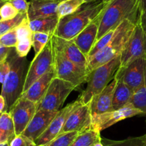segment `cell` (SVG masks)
Returning <instances> with one entry per match:
<instances>
[{
	"mask_svg": "<svg viewBox=\"0 0 146 146\" xmlns=\"http://www.w3.org/2000/svg\"><path fill=\"white\" fill-rule=\"evenodd\" d=\"M142 10L141 0L109 1L100 14L97 41L110 31L116 29L125 20H130L137 24Z\"/></svg>",
	"mask_w": 146,
	"mask_h": 146,
	"instance_id": "obj_1",
	"label": "cell"
},
{
	"mask_svg": "<svg viewBox=\"0 0 146 146\" xmlns=\"http://www.w3.org/2000/svg\"><path fill=\"white\" fill-rule=\"evenodd\" d=\"M108 3L101 0L87 1L76 11L60 19L54 34L72 40L101 14Z\"/></svg>",
	"mask_w": 146,
	"mask_h": 146,
	"instance_id": "obj_2",
	"label": "cell"
},
{
	"mask_svg": "<svg viewBox=\"0 0 146 146\" xmlns=\"http://www.w3.org/2000/svg\"><path fill=\"white\" fill-rule=\"evenodd\" d=\"M7 60L10 70L2 84L1 94L5 99L6 112L9 113L22 95L29 67L27 57H19L15 47L11 48Z\"/></svg>",
	"mask_w": 146,
	"mask_h": 146,
	"instance_id": "obj_3",
	"label": "cell"
},
{
	"mask_svg": "<svg viewBox=\"0 0 146 146\" xmlns=\"http://www.w3.org/2000/svg\"><path fill=\"white\" fill-rule=\"evenodd\" d=\"M135 24L127 19L118 26L115 35L108 44L88 60L87 76L96 68L108 62L121 54L135 29Z\"/></svg>",
	"mask_w": 146,
	"mask_h": 146,
	"instance_id": "obj_4",
	"label": "cell"
},
{
	"mask_svg": "<svg viewBox=\"0 0 146 146\" xmlns=\"http://www.w3.org/2000/svg\"><path fill=\"white\" fill-rule=\"evenodd\" d=\"M121 65V54L108 62L91 71L87 77V86L78 100L82 104H88L96 94L101 92L114 78Z\"/></svg>",
	"mask_w": 146,
	"mask_h": 146,
	"instance_id": "obj_5",
	"label": "cell"
},
{
	"mask_svg": "<svg viewBox=\"0 0 146 146\" xmlns=\"http://www.w3.org/2000/svg\"><path fill=\"white\" fill-rule=\"evenodd\" d=\"M76 89L71 83L55 77L38 103V109L58 111L71 92Z\"/></svg>",
	"mask_w": 146,
	"mask_h": 146,
	"instance_id": "obj_6",
	"label": "cell"
},
{
	"mask_svg": "<svg viewBox=\"0 0 146 146\" xmlns=\"http://www.w3.org/2000/svg\"><path fill=\"white\" fill-rule=\"evenodd\" d=\"M54 46L50 38L42 51L34 56V58L29 66L23 93L27 91L36 80L52 68L54 66Z\"/></svg>",
	"mask_w": 146,
	"mask_h": 146,
	"instance_id": "obj_7",
	"label": "cell"
},
{
	"mask_svg": "<svg viewBox=\"0 0 146 146\" xmlns=\"http://www.w3.org/2000/svg\"><path fill=\"white\" fill-rule=\"evenodd\" d=\"M54 67L56 77L71 83L76 88L86 82V71L66 58L61 53L54 50Z\"/></svg>",
	"mask_w": 146,
	"mask_h": 146,
	"instance_id": "obj_8",
	"label": "cell"
},
{
	"mask_svg": "<svg viewBox=\"0 0 146 146\" xmlns=\"http://www.w3.org/2000/svg\"><path fill=\"white\" fill-rule=\"evenodd\" d=\"M138 58L146 59V34L138 22L121 54V65L124 67Z\"/></svg>",
	"mask_w": 146,
	"mask_h": 146,
	"instance_id": "obj_9",
	"label": "cell"
},
{
	"mask_svg": "<svg viewBox=\"0 0 146 146\" xmlns=\"http://www.w3.org/2000/svg\"><path fill=\"white\" fill-rule=\"evenodd\" d=\"M115 77L135 92L146 81V59H136L125 67H119Z\"/></svg>",
	"mask_w": 146,
	"mask_h": 146,
	"instance_id": "obj_10",
	"label": "cell"
},
{
	"mask_svg": "<svg viewBox=\"0 0 146 146\" xmlns=\"http://www.w3.org/2000/svg\"><path fill=\"white\" fill-rule=\"evenodd\" d=\"M141 115H143L141 110L128 103L126 106L118 110L93 115L91 119V128L101 133L102 130L113 125L118 122Z\"/></svg>",
	"mask_w": 146,
	"mask_h": 146,
	"instance_id": "obj_11",
	"label": "cell"
},
{
	"mask_svg": "<svg viewBox=\"0 0 146 146\" xmlns=\"http://www.w3.org/2000/svg\"><path fill=\"white\" fill-rule=\"evenodd\" d=\"M38 104L21 97L13 106L9 113L15 127L16 135L22 134L38 110Z\"/></svg>",
	"mask_w": 146,
	"mask_h": 146,
	"instance_id": "obj_12",
	"label": "cell"
},
{
	"mask_svg": "<svg viewBox=\"0 0 146 146\" xmlns=\"http://www.w3.org/2000/svg\"><path fill=\"white\" fill-rule=\"evenodd\" d=\"M81 104L78 99L67 104L65 107L58 110L56 115L51 122L44 133L35 141L36 146H43L61 134L62 128L71 112Z\"/></svg>",
	"mask_w": 146,
	"mask_h": 146,
	"instance_id": "obj_13",
	"label": "cell"
},
{
	"mask_svg": "<svg viewBox=\"0 0 146 146\" xmlns=\"http://www.w3.org/2000/svg\"><path fill=\"white\" fill-rule=\"evenodd\" d=\"M51 39L54 50L61 53L76 65L86 71L88 59L72 40L61 38L54 34H51Z\"/></svg>",
	"mask_w": 146,
	"mask_h": 146,
	"instance_id": "obj_14",
	"label": "cell"
},
{
	"mask_svg": "<svg viewBox=\"0 0 146 146\" xmlns=\"http://www.w3.org/2000/svg\"><path fill=\"white\" fill-rule=\"evenodd\" d=\"M91 119L92 115L90 103H81L69 115L61 133L73 131L81 133L91 128Z\"/></svg>",
	"mask_w": 146,
	"mask_h": 146,
	"instance_id": "obj_15",
	"label": "cell"
},
{
	"mask_svg": "<svg viewBox=\"0 0 146 146\" xmlns=\"http://www.w3.org/2000/svg\"><path fill=\"white\" fill-rule=\"evenodd\" d=\"M58 112L38 109L22 135L35 142L46 130Z\"/></svg>",
	"mask_w": 146,
	"mask_h": 146,
	"instance_id": "obj_16",
	"label": "cell"
},
{
	"mask_svg": "<svg viewBox=\"0 0 146 146\" xmlns=\"http://www.w3.org/2000/svg\"><path fill=\"white\" fill-rule=\"evenodd\" d=\"M100 14L79 34H77L74 38L71 40L81 50V51L85 54L87 59L90 52L97 41V36L99 29Z\"/></svg>",
	"mask_w": 146,
	"mask_h": 146,
	"instance_id": "obj_17",
	"label": "cell"
},
{
	"mask_svg": "<svg viewBox=\"0 0 146 146\" xmlns=\"http://www.w3.org/2000/svg\"><path fill=\"white\" fill-rule=\"evenodd\" d=\"M117 82L118 80L115 77L101 92L96 94L92 99L90 102L92 116L113 110V94Z\"/></svg>",
	"mask_w": 146,
	"mask_h": 146,
	"instance_id": "obj_18",
	"label": "cell"
},
{
	"mask_svg": "<svg viewBox=\"0 0 146 146\" xmlns=\"http://www.w3.org/2000/svg\"><path fill=\"white\" fill-rule=\"evenodd\" d=\"M56 77L55 69L52 68L45 74L36 80L28 90L24 92L21 97H24L36 103H39L46 92L51 81Z\"/></svg>",
	"mask_w": 146,
	"mask_h": 146,
	"instance_id": "obj_19",
	"label": "cell"
},
{
	"mask_svg": "<svg viewBox=\"0 0 146 146\" xmlns=\"http://www.w3.org/2000/svg\"><path fill=\"white\" fill-rule=\"evenodd\" d=\"M59 1L54 0H30L27 12L29 21L57 15Z\"/></svg>",
	"mask_w": 146,
	"mask_h": 146,
	"instance_id": "obj_20",
	"label": "cell"
},
{
	"mask_svg": "<svg viewBox=\"0 0 146 146\" xmlns=\"http://www.w3.org/2000/svg\"><path fill=\"white\" fill-rule=\"evenodd\" d=\"M133 93L134 92L128 86L118 80L113 98L112 110H118L126 106L131 101Z\"/></svg>",
	"mask_w": 146,
	"mask_h": 146,
	"instance_id": "obj_21",
	"label": "cell"
},
{
	"mask_svg": "<svg viewBox=\"0 0 146 146\" xmlns=\"http://www.w3.org/2000/svg\"><path fill=\"white\" fill-rule=\"evenodd\" d=\"M58 21V15H54L29 21V26L33 32H44L51 35L55 32Z\"/></svg>",
	"mask_w": 146,
	"mask_h": 146,
	"instance_id": "obj_22",
	"label": "cell"
},
{
	"mask_svg": "<svg viewBox=\"0 0 146 146\" xmlns=\"http://www.w3.org/2000/svg\"><path fill=\"white\" fill-rule=\"evenodd\" d=\"M15 136V127L12 117L9 113L4 112L0 116V144H9Z\"/></svg>",
	"mask_w": 146,
	"mask_h": 146,
	"instance_id": "obj_23",
	"label": "cell"
},
{
	"mask_svg": "<svg viewBox=\"0 0 146 146\" xmlns=\"http://www.w3.org/2000/svg\"><path fill=\"white\" fill-rule=\"evenodd\" d=\"M101 138V133L90 128L79 133L71 146H94Z\"/></svg>",
	"mask_w": 146,
	"mask_h": 146,
	"instance_id": "obj_24",
	"label": "cell"
},
{
	"mask_svg": "<svg viewBox=\"0 0 146 146\" xmlns=\"http://www.w3.org/2000/svg\"><path fill=\"white\" fill-rule=\"evenodd\" d=\"M87 1V0H64L61 1L57 9V15L59 19L76 11Z\"/></svg>",
	"mask_w": 146,
	"mask_h": 146,
	"instance_id": "obj_25",
	"label": "cell"
},
{
	"mask_svg": "<svg viewBox=\"0 0 146 146\" xmlns=\"http://www.w3.org/2000/svg\"><path fill=\"white\" fill-rule=\"evenodd\" d=\"M104 146H144L143 137H130L121 140H113L107 138H101Z\"/></svg>",
	"mask_w": 146,
	"mask_h": 146,
	"instance_id": "obj_26",
	"label": "cell"
},
{
	"mask_svg": "<svg viewBox=\"0 0 146 146\" xmlns=\"http://www.w3.org/2000/svg\"><path fill=\"white\" fill-rule=\"evenodd\" d=\"M129 104L141 110L143 115H146V81L141 88L134 92Z\"/></svg>",
	"mask_w": 146,
	"mask_h": 146,
	"instance_id": "obj_27",
	"label": "cell"
},
{
	"mask_svg": "<svg viewBox=\"0 0 146 146\" xmlns=\"http://www.w3.org/2000/svg\"><path fill=\"white\" fill-rule=\"evenodd\" d=\"M79 132L73 131L63 133L43 146H71L76 138Z\"/></svg>",
	"mask_w": 146,
	"mask_h": 146,
	"instance_id": "obj_28",
	"label": "cell"
},
{
	"mask_svg": "<svg viewBox=\"0 0 146 146\" xmlns=\"http://www.w3.org/2000/svg\"><path fill=\"white\" fill-rule=\"evenodd\" d=\"M27 17V14L19 13L17 17L11 19L1 20L0 21V37L5 33L15 29Z\"/></svg>",
	"mask_w": 146,
	"mask_h": 146,
	"instance_id": "obj_29",
	"label": "cell"
},
{
	"mask_svg": "<svg viewBox=\"0 0 146 146\" xmlns=\"http://www.w3.org/2000/svg\"><path fill=\"white\" fill-rule=\"evenodd\" d=\"M51 34L44 32H34L31 38L35 55L41 52L51 38ZM34 55V56H35Z\"/></svg>",
	"mask_w": 146,
	"mask_h": 146,
	"instance_id": "obj_30",
	"label": "cell"
},
{
	"mask_svg": "<svg viewBox=\"0 0 146 146\" xmlns=\"http://www.w3.org/2000/svg\"><path fill=\"white\" fill-rule=\"evenodd\" d=\"M16 31H17L18 41L23 40V39L32 38L34 32L29 26V21L28 19V17L24 19L22 22L19 25L17 26L16 28Z\"/></svg>",
	"mask_w": 146,
	"mask_h": 146,
	"instance_id": "obj_31",
	"label": "cell"
},
{
	"mask_svg": "<svg viewBox=\"0 0 146 146\" xmlns=\"http://www.w3.org/2000/svg\"><path fill=\"white\" fill-rule=\"evenodd\" d=\"M16 28L5 33L0 37V45L7 47H16L17 42H18Z\"/></svg>",
	"mask_w": 146,
	"mask_h": 146,
	"instance_id": "obj_32",
	"label": "cell"
},
{
	"mask_svg": "<svg viewBox=\"0 0 146 146\" xmlns=\"http://www.w3.org/2000/svg\"><path fill=\"white\" fill-rule=\"evenodd\" d=\"M31 47H32L31 38H26L19 40L15 47V50L19 57H25L29 52Z\"/></svg>",
	"mask_w": 146,
	"mask_h": 146,
	"instance_id": "obj_33",
	"label": "cell"
},
{
	"mask_svg": "<svg viewBox=\"0 0 146 146\" xmlns=\"http://www.w3.org/2000/svg\"><path fill=\"white\" fill-rule=\"evenodd\" d=\"M19 11L9 1L6 2L0 8V15H1L2 20L11 19L17 17Z\"/></svg>",
	"mask_w": 146,
	"mask_h": 146,
	"instance_id": "obj_34",
	"label": "cell"
},
{
	"mask_svg": "<svg viewBox=\"0 0 146 146\" xmlns=\"http://www.w3.org/2000/svg\"><path fill=\"white\" fill-rule=\"evenodd\" d=\"M9 146H36L35 142L22 134L16 135L9 143Z\"/></svg>",
	"mask_w": 146,
	"mask_h": 146,
	"instance_id": "obj_35",
	"label": "cell"
},
{
	"mask_svg": "<svg viewBox=\"0 0 146 146\" xmlns=\"http://www.w3.org/2000/svg\"><path fill=\"white\" fill-rule=\"evenodd\" d=\"M9 1L17 9L19 13L27 14L29 8V1H27V0H9Z\"/></svg>",
	"mask_w": 146,
	"mask_h": 146,
	"instance_id": "obj_36",
	"label": "cell"
},
{
	"mask_svg": "<svg viewBox=\"0 0 146 146\" xmlns=\"http://www.w3.org/2000/svg\"><path fill=\"white\" fill-rule=\"evenodd\" d=\"M10 70V65L8 60L0 63V83L3 84Z\"/></svg>",
	"mask_w": 146,
	"mask_h": 146,
	"instance_id": "obj_37",
	"label": "cell"
},
{
	"mask_svg": "<svg viewBox=\"0 0 146 146\" xmlns=\"http://www.w3.org/2000/svg\"><path fill=\"white\" fill-rule=\"evenodd\" d=\"M12 47H7L0 45V63L6 61Z\"/></svg>",
	"mask_w": 146,
	"mask_h": 146,
	"instance_id": "obj_38",
	"label": "cell"
},
{
	"mask_svg": "<svg viewBox=\"0 0 146 146\" xmlns=\"http://www.w3.org/2000/svg\"><path fill=\"white\" fill-rule=\"evenodd\" d=\"M138 22L142 27L143 30L146 34V9L142 10L141 14H140L139 19H138Z\"/></svg>",
	"mask_w": 146,
	"mask_h": 146,
	"instance_id": "obj_39",
	"label": "cell"
},
{
	"mask_svg": "<svg viewBox=\"0 0 146 146\" xmlns=\"http://www.w3.org/2000/svg\"><path fill=\"white\" fill-rule=\"evenodd\" d=\"M6 112V102L1 94H0V113Z\"/></svg>",
	"mask_w": 146,
	"mask_h": 146,
	"instance_id": "obj_40",
	"label": "cell"
},
{
	"mask_svg": "<svg viewBox=\"0 0 146 146\" xmlns=\"http://www.w3.org/2000/svg\"><path fill=\"white\" fill-rule=\"evenodd\" d=\"M141 3H142L143 9H146V0H141Z\"/></svg>",
	"mask_w": 146,
	"mask_h": 146,
	"instance_id": "obj_41",
	"label": "cell"
},
{
	"mask_svg": "<svg viewBox=\"0 0 146 146\" xmlns=\"http://www.w3.org/2000/svg\"><path fill=\"white\" fill-rule=\"evenodd\" d=\"M9 1V0H0V8L2 7L3 4H4L6 2H7V1Z\"/></svg>",
	"mask_w": 146,
	"mask_h": 146,
	"instance_id": "obj_42",
	"label": "cell"
},
{
	"mask_svg": "<svg viewBox=\"0 0 146 146\" xmlns=\"http://www.w3.org/2000/svg\"><path fill=\"white\" fill-rule=\"evenodd\" d=\"M94 146H104V144L102 143V142H101V140H100V141H98V143H96Z\"/></svg>",
	"mask_w": 146,
	"mask_h": 146,
	"instance_id": "obj_43",
	"label": "cell"
},
{
	"mask_svg": "<svg viewBox=\"0 0 146 146\" xmlns=\"http://www.w3.org/2000/svg\"><path fill=\"white\" fill-rule=\"evenodd\" d=\"M143 145L144 146H146V133L144 135H143Z\"/></svg>",
	"mask_w": 146,
	"mask_h": 146,
	"instance_id": "obj_44",
	"label": "cell"
},
{
	"mask_svg": "<svg viewBox=\"0 0 146 146\" xmlns=\"http://www.w3.org/2000/svg\"><path fill=\"white\" fill-rule=\"evenodd\" d=\"M88 1H92V0H87ZM101 1H105V2H109V1H113V0H101Z\"/></svg>",
	"mask_w": 146,
	"mask_h": 146,
	"instance_id": "obj_45",
	"label": "cell"
},
{
	"mask_svg": "<svg viewBox=\"0 0 146 146\" xmlns=\"http://www.w3.org/2000/svg\"><path fill=\"white\" fill-rule=\"evenodd\" d=\"M0 146H9V143H3V144H0Z\"/></svg>",
	"mask_w": 146,
	"mask_h": 146,
	"instance_id": "obj_46",
	"label": "cell"
},
{
	"mask_svg": "<svg viewBox=\"0 0 146 146\" xmlns=\"http://www.w3.org/2000/svg\"><path fill=\"white\" fill-rule=\"evenodd\" d=\"M54 1H59V2H61V1H64V0H54Z\"/></svg>",
	"mask_w": 146,
	"mask_h": 146,
	"instance_id": "obj_47",
	"label": "cell"
},
{
	"mask_svg": "<svg viewBox=\"0 0 146 146\" xmlns=\"http://www.w3.org/2000/svg\"><path fill=\"white\" fill-rule=\"evenodd\" d=\"M1 20H2V19H1V15H0V21H1Z\"/></svg>",
	"mask_w": 146,
	"mask_h": 146,
	"instance_id": "obj_48",
	"label": "cell"
},
{
	"mask_svg": "<svg viewBox=\"0 0 146 146\" xmlns=\"http://www.w3.org/2000/svg\"><path fill=\"white\" fill-rule=\"evenodd\" d=\"M1 113H0V116H1Z\"/></svg>",
	"mask_w": 146,
	"mask_h": 146,
	"instance_id": "obj_49",
	"label": "cell"
}]
</instances>
